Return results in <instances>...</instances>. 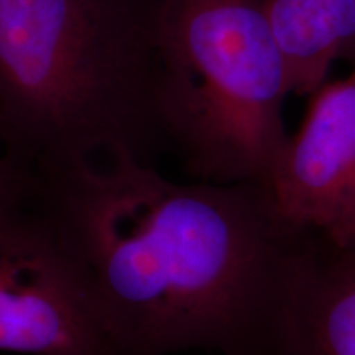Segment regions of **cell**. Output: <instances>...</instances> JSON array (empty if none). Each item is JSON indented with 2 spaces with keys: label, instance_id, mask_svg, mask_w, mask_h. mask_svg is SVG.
<instances>
[{
  "label": "cell",
  "instance_id": "30bf717a",
  "mask_svg": "<svg viewBox=\"0 0 355 355\" xmlns=\"http://www.w3.org/2000/svg\"><path fill=\"white\" fill-rule=\"evenodd\" d=\"M354 64H355V63H354Z\"/></svg>",
  "mask_w": 355,
  "mask_h": 355
},
{
  "label": "cell",
  "instance_id": "7a4b0ae2",
  "mask_svg": "<svg viewBox=\"0 0 355 355\" xmlns=\"http://www.w3.org/2000/svg\"><path fill=\"white\" fill-rule=\"evenodd\" d=\"M162 0H0L2 146L35 173L168 152Z\"/></svg>",
  "mask_w": 355,
  "mask_h": 355
},
{
  "label": "cell",
  "instance_id": "5b68a950",
  "mask_svg": "<svg viewBox=\"0 0 355 355\" xmlns=\"http://www.w3.org/2000/svg\"><path fill=\"white\" fill-rule=\"evenodd\" d=\"M309 97L298 132L261 186L291 230L355 248V64Z\"/></svg>",
  "mask_w": 355,
  "mask_h": 355
},
{
  "label": "cell",
  "instance_id": "52a82bcc",
  "mask_svg": "<svg viewBox=\"0 0 355 355\" xmlns=\"http://www.w3.org/2000/svg\"><path fill=\"white\" fill-rule=\"evenodd\" d=\"M291 94L311 96L336 61L355 63V0H263Z\"/></svg>",
  "mask_w": 355,
  "mask_h": 355
},
{
  "label": "cell",
  "instance_id": "3957f363",
  "mask_svg": "<svg viewBox=\"0 0 355 355\" xmlns=\"http://www.w3.org/2000/svg\"><path fill=\"white\" fill-rule=\"evenodd\" d=\"M290 94L263 0L159 2V123L194 180L265 184L290 141Z\"/></svg>",
  "mask_w": 355,
  "mask_h": 355
},
{
  "label": "cell",
  "instance_id": "277c9868",
  "mask_svg": "<svg viewBox=\"0 0 355 355\" xmlns=\"http://www.w3.org/2000/svg\"><path fill=\"white\" fill-rule=\"evenodd\" d=\"M0 352L112 355L86 278L35 193L0 206Z\"/></svg>",
  "mask_w": 355,
  "mask_h": 355
},
{
  "label": "cell",
  "instance_id": "8992f818",
  "mask_svg": "<svg viewBox=\"0 0 355 355\" xmlns=\"http://www.w3.org/2000/svg\"><path fill=\"white\" fill-rule=\"evenodd\" d=\"M277 355H355V248L311 237L293 277Z\"/></svg>",
  "mask_w": 355,
  "mask_h": 355
},
{
  "label": "cell",
  "instance_id": "6da1fadb",
  "mask_svg": "<svg viewBox=\"0 0 355 355\" xmlns=\"http://www.w3.org/2000/svg\"><path fill=\"white\" fill-rule=\"evenodd\" d=\"M37 175L35 201L86 278L112 355H277L313 235L263 186L178 183L128 157Z\"/></svg>",
  "mask_w": 355,
  "mask_h": 355
},
{
  "label": "cell",
  "instance_id": "ba28073f",
  "mask_svg": "<svg viewBox=\"0 0 355 355\" xmlns=\"http://www.w3.org/2000/svg\"><path fill=\"white\" fill-rule=\"evenodd\" d=\"M37 176L32 168L12 157L0 146V206L30 198L35 191Z\"/></svg>",
  "mask_w": 355,
  "mask_h": 355
},
{
  "label": "cell",
  "instance_id": "9c48e42d",
  "mask_svg": "<svg viewBox=\"0 0 355 355\" xmlns=\"http://www.w3.org/2000/svg\"><path fill=\"white\" fill-rule=\"evenodd\" d=\"M0 146H2V133H0ZM3 148V146H2Z\"/></svg>",
  "mask_w": 355,
  "mask_h": 355
}]
</instances>
